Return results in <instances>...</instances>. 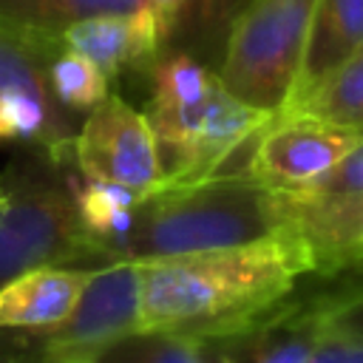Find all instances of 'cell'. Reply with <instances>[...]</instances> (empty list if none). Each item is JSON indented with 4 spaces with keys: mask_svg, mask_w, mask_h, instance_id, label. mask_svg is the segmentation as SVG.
<instances>
[{
    "mask_svg": "<svg viewBox=\"0 0 363 363\" xmlns=\"http://www.w3.org/2000/svg\"><path fill=\"white\" fill-rule=\"evenodd\" d=\"M315 193H329V196H363V136L349 147V153L315 184L303 187Z\"/></svg>",
    "mask_w": 363,
    "mask_h": 363,
    "instance_id": "cell-21",
    "label": "cell"
},
{
    "mask_svg": "<svg viewBox=\"0 0 363 363\" xmlns=\"http://www.w3.org/2000/svg\"><path fill=\"white\" fill-rule=\"evenodd\" d=\"M145 116L164 167L162 187H173L224 173L233 156L241 153L275 113L238 99L221 82L207 99L187 108L147 102Z\"/></svg>",
    "mask_w": 363,
    "mask_h": 363,
    "instance_id": "cell-5",
    "label": "cell"
},
{
    "mask_svg": "<svg viewBox=\"0 0 363 363\" xmlns=\"http://www.w3.org/2000/svg\"><path fill=\"white\" fill-rule=\"evenodd\" d=\"M184 3H187V0H142V6L153 14V20H156L162 37L167 40V45H170V40L176 37V28H179L182 11H184Z\"/></svg>",
    "mask_w": 363,
    "mask_h": 363,
    "instance_id": "cell-22",
    "label": "cell"
},
{
    "mask_svg": "<svg viewBox=\"0 0 363 363\" xmlns=\"http://www.w3.org/2000/svg\"><path fill=\"white\" fill-rule=\"evenodd\" d=\"M51 37L60 48H71L94 60L108 77H119L122 71H150L167 48V40L145 6L133 11L91 14L51 31Z\"/></svg>",
    "mask_w": 363,
    "mask_h": 363,
    "instance_id": "cell-9",
    "label": "cell"
},
{
    "mask_svg": "<svg viewBox=\"0 0 363 363\" xmlns=\"http://www.w3.org/2000/svg\"><path fill=\"white\" fill-rule=\"evenodd\" d=\"M284 227L278 190L244 170L159 187L145 196L128 233L102 250L108 261H150L250 244Z\"/></svg>",
    "mask_w": 363,
    "mask_h": 363,
    "instance_id": "cell-2",
    "label": "cell"
},
{
    "mask_svg": "<svg viewBox=\"0 0 363 363\" xmlns=\"http://www.w3.org/2000/svg\"><path fill=\"white\" fill-rule=\"evenodd\" d=\"M108 74L79 51L60 48L48 62V88L65 111H91L108 91Z\"/></svg>",
    "mask_w": 363,
    "mask_h": 363,
    "instance_id": "cell-18",
    "label": "cell"
},
{
    "mask_svg": "<svg viewBox=\"0 0 363 363\" xmlns=\"http://www.w3.org/2000/svg\"><path fill=\"white\" fill-rule=\"evenodd\" d=\"M150 79H153L150 102L164 108L196 105L221 85V77L218 71H213V65L184 51H170V54L162 51L159 60L150 65Z\"/></svg>",
    "mask_w": 363,
    "mask_h": 363,
    "instance_id": "cell-17",
    "label": "cell"
},
{
    "mask_svg": "<svg viewBox=\"0 0 363 363\" xmlns=\"http://www.w3.org/2000/svg\"><path fill=\"white\" fill-rule=\"evenodd\" d=\"M320 335L363 337V275L340 278L337 286L303 298Z\"/></svg>",
    "mask_w": 363,
    "mask_h": 363,
    "instance_id": "cell-20",
    "label": "cell"
},
{
    "mask_svg": "<svg viewBox=\"0 0 363 363\" xmlns=\"http://www.w3.org/2000/svg\"><path fill=\"white\" fill-rule=\"evenodd\" d=\"M360 136L306 111H278L250 142L244 173L272 190H303L323 179Z\"/></svg>",
    "mask_w": 363,
    "mask_h": 363,
    "instance_id": "cell-8",
    "label": "cell"
},
{
    "mask_svg": "<svg viewBox=\"0 0 363 363\" xmlns=\"http://www.w3.org/2000/svg\"><path fill=\"white\" fill-rule=\"evenodd\" d=\"M139 6L142 0H0V26L51 34L91 14L133 11Z\"/></svg>",
    "mask_w": 363,
    "mask_h": 363,
    "instance_id": "cell-16",
    "label": "cell"
},
{
    "mask_svg": "<svg viewBox=\"0 0 363 363\" xmlns=\"http://www.w3.org/2000/svg\"><path fill=\"white\" fill-rule=\"evenodd\" d=\"M94 267L48 264L14 275L0 286V332H37L60 323L77 306Z\"/></svg>",
    "mask_w": 363,
    "mask_h": 363,
    "instance_id": "cell-10",
    "label": "cell"
},
{
    "mask_svg": "<svg viewBox=\"0 0 363 363\" xmlns=\"http://www.w3.org/2000/svg\"><path fill=\"white\" fill-rule=\"evenodd\" d=\"M284 111H306L363 133V48Z\"/></svg>",
    "mask_w": 363,
    "mask_h": 363,
    "instance_id": "cell-15",
    "label": "cell"
},
{
    "mask_svg": "<svg viewBox=\"0 0 363 363\" xmlns=\"http://www.w3.org/2000/svg\"><path fill=\"white\" fill-rule=\"evenodd\" d=\"M60 51L51 34L0 26V91H28L54 99L48 62Z\"/></svg>",
    "mask_w": 363,
    "mask_h": 363,
    "instance_id": "cell-14",
    "label": "cell"
},
{
    "mask_svg": "<svg viewBox=\"0 0 363 363\" xmlns=\"http://www.w3.org/2000/svg\"><path fill=\"white\" fill-rule=\"evenodd\" d=\"M71 187H74L82 227L91 235V267H99L102 250L128 233L142 196H136L128 187L99 182V179L82 176V182H79L74 173H71Z\"/></svg>",
    "mask_w": 363,
    "mask_h": 363,
    "instance_id": "cell-13",
    "label": "cell"
},
{
    "mask_svg": "<svg viewBox=\"0 0 363 363\" xmlns=\"http://www.w3.org/2000/svg\"><path fill=\"white\" fill-rule=\"evenodd\" d=\"M142 332V264L108 261L94 267L77 306L48 329L26 332L23 346L54 363L105 360L111 349Z\"/></svg>",
    "mask_w": 363,
    "mask_h": 363,
    "instance_id": "cell-6",
    "label": "cell"
},
{
    "mask_svg": "<svg viewBox=\"0 0 363 363\" xmlns=\"http://www.w3.org/2000/svg\"><path fill=\"white\" fill-rule=\"evenodd\" d=\"M352 275H363V230L352 241V247L346 250V255H343V261L335 272V278H352Z\"/></svg>",
    "mask_w": 363,
    "mask_h": 363,
    "instance_id": "cell-23",
    "label": "cell"
},
{
    "mask_svg": "<svg viewBox=\"0 0 363 363\" xmlns=\"http://www.w3.org/2000/svg\"><path fill=\"white\" fill-rule=\"evenodd\" d=\"M250 3L252 0H187L176 37H184L193 43L196 51H207L221 60L227 34Z\"/></svg>",
    "mask_w": 363,
    "mask_h": 363,
    "instance_id": "cell-19",
    "label": "cell"
},
{
    "mask_svg": "<svg viewBox=\"0 0 363 363\" xmlns=\"http://www.w3.org/2000/svg\"><path fill=\"white\" fill-rule=\"evenodd\" d=\"M357 48H363V0H315L309 40L289 105L312 91Z\"/></svg>",
    "mask_w": 363,
    "mask_h": 363,
    "instance_id": "cell-11",
    "label": "cell"
},
{
    "mask_svg": "<svg viewBox=\"0 0 363 363\" xmlns=\"http://www.w3.org/2000/svg\"><path fill=\"white\" fill-rule=\"evenodd\" d=\"M71 113L57 102L28 91H0V145L17 142L28 150H43L54 162H74L77 139Z\"/></svg>",
    "mask_w": 363,
    "mask_h": 363,
    "instance_id": "cell-12",
    "label": "cell"
},
{
    "mask_svg": "<svg viewBox=\"0 0 363 363\" xmlns=\"http://www.w3.org/2000/svg\"><path fill=\"white\" fill-rule=\"evenodd\" d=\"M48 264H91V235L68 164L28 150L0 173V286Z\"/></svg>",
    "mask_w": 363,
    "mask_h": 363,
    "instance_id": "cell-3",
    "label": "cell"
},
{
    "mask_svg": "<svg viewBox=\"0 0 363 363\" xmlns=\"http://www.w3.org/2000/svg\"><path fill=\"white\" fill-rule=\"evenodd\" d=\"M74 164L85 179L128 187L142 199L164 182L159 145L145 111H136L119 94H108L88 111L74 139Z\"/></svg>",
    "mask_w": 363,
    "mask_h": 363,
    "instance_id": "cell-7",
    "label": "cell"
},
{
    "mask_svg": "<svg viewBox=\"0 0 363 363\" xmlns=\"http://www.w3.org/2000/svg\"><path fill=\"white\" fill-rule=\"evenodd\" d=\"M315 0H252L233 23L218 77L238 99L278 113L289 105L306 40Z\"/></svg>",
    "mask_w": 363,
    "mask_h": 363,
    "instance_id": "cell-4",
    "label": "cell"
},
{
    "mask_svg": "<svg viewBox=\"0 0 363 363\" xmlns=\"http://www.w3.org/2000/svg\"><path fill=\"white\" fill-rule=\"evenodd\" d=\"M139 264L142 332H182L201 340L244 332L286 301L303 275H312L309 252L289 230Z\"/></svg>",
    "mask_w": 363,
    "mask_h": 363,
    "instance_id": "cell-1",
    "label": "cell"
}]
</instances>
